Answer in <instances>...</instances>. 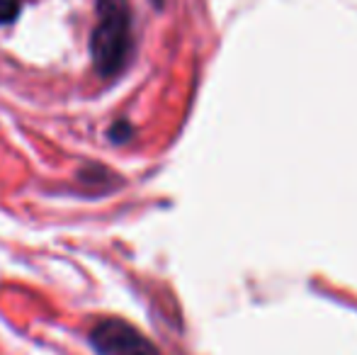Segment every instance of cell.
Returning a JSON list of instances; mask_svg holds the SVG:
<instances>
[{
  "label": "cell",
  "mask_w": 357,
  "mask_h": 355,
  "mask_svg": "<svg viewBox=\"0 0 357 355\" xmlns=\"http://www.w3.org/2000/svg\"><path fill=\"white\" fill-rule=\"evenodd\" d=\"M98 22L90 39V52L100 76H117L132 52V10L127 0H98Z\"/></svg>",
  "instance_id": "cell-1"
},
{
  "label": "cell",
  "mask_w": 357,
  "mask_h": 355,
  "mask_svg": "<svg viewBox=\"0 0 357 355\" xmlns=\"http://www.w3.org/2000/svg\"><path fill=\"white\" fill-rule=\"evenodd\" d=\"M90 343L100 355H160L158 348L122 319H102L90 331Z\"/></svg>",
  "instance_id": "cell-2"
},
{
  "label": "cell",
  "mask_w": 357,
  "mask_h": 355,
  "mask_svg": "<svg viewBox=\"0 0 357 355\" xmlns=\"http://www.w3.org/2000/svg\"><path fill=\"white\" fill-rule=\"evenodd\" d=\"M20 0H0V24H8L17 17Z\"/></svg>",
  "instance_id": "cell-3"
}]
</instances>
